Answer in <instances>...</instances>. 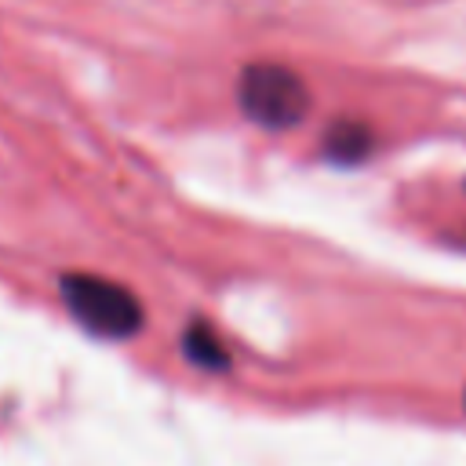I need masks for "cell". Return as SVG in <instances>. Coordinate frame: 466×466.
Returning a JSON list of instances; mask_svg holds the SVG:
<instances>
[{"instance_id":"cell-4","label":"cell","mask_w":466,"mask_h":466,"mask_svg":"<svg viewBox=\"0 0 466 466\" xmlns=\"http://www.w3.org/2000/svg\"><path fill=\"white\" fill-rule=\"evenodd\" d=\"M462 400H466V397H462Z\"/></svg>"},{"instance_id":"cell-3","label":"cell","mask_w":466,"mask_h":466,"mask_svg":"<svg viewBox=\"0 0 466 466\" xmlns=\"http://www.w3.org/2000/svg\"><path fill=\"white\" fill-rule=\"evenodd\" d=\"M186 353H189L200 368H211V371H218V368L229 364V357H226L218 335H211V331L200 328V324H193V328L186 331Z\"/></svg>"},{"instance_id":"cell-2","label":"cell","mask_w":466,"mask_h":466,"mask_svg":"<svg viewBox=\"0 0 466 466\" xmlns=\"http://www.w3.org/2000/svg\"><path fill=\"white\" fill-rule=\"evenodd\" d=\"M240 109L262 124V127H291L306 116L309 109V87L306 80L277 62H255L240 73L237 87Z\"/></svg>"},{"instance_id":"cell-1","label":"cell","mask_w":466,"mask_h":466,"mask_svg":"<svg viewBox=\"0 0 466 466\" xmlns=\"http://www.w3.org/2000/svg\"><path fill=\"white\" fill-rule=\"evenodd\" d=\"M62 302L87 331L106 339H127L142 328V302L127 288L106 277H91V273L62 277Z\"/></svg>"}]
</instances>
